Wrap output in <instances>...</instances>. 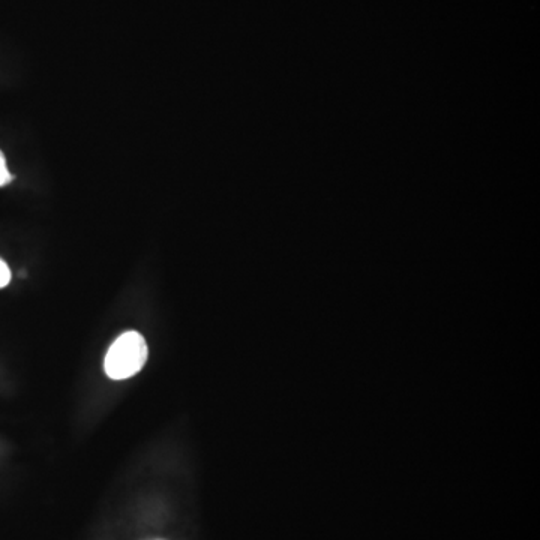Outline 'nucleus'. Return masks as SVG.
<instances>
[{
	"instance_id": "f257e3e1",
	"label": "nucleus",
	"mask_w": 540,
	"mask_h": 540,
	"mask_svg": "<svg viewBox=\"0 0 540 540\" xmlns=\"http://www.w3.org/2000/svg\"><path fill=\"white\" fill-rule=\"evenodd\" d=\"M149 350L138 332H126L111 345L105 356V372L113 380H125L143 369Z\"/></svg>"
},
{
	"instance_id": "f03ea898",
	"label": "nucleus",
	"mask_w": 540,
	"mask_h": 540,
	"mask_svg": "<svg viewBox=\"0 0 540 540\" xmlns=\"http://www.w3.org/2000/svg\"><path fill=\"white\" fill-rule=\"evenodd\" d=\"M12 182V174L9 173L8 167H6L5 155L0 150V186L8 185Z\"/></svg>"
},
{
	"instance_id": "7ed1b4c3",
	"label": "nucleus",
	"mask_w": 540,
	"mask_h": 540,
	"mask_svg": "<svg viewBox=\"0 0 540 540\" xmlns=\"http://www.w3.org/2000/svg\"><path fill=\"white\" fill-rule=\"evenodd\" d=\"M11 281V270L5 261L0 260V288L6 287Z\"/></svg>"
}]
</instances>
